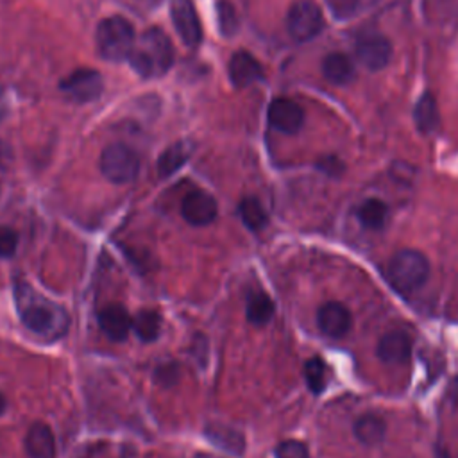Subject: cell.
<instances>
[{
	"label": "cell",
	"mask_w": 458,
	"mask_h": 458,
	"mask_svg": "<svg viewBox=\"0 0 458 458\" xmlns=\"http://www.w3.org/2000/svg\"><path fill=\"white\" fill-rule=\"evenodd\" d=\"M192 145L188 142H176L170 145L158 159V174L159 177H168L177 172L190 158Z\"/></svg>",
	"instance_id": "19"
},
{
	"label": "cell",
	"mask_w": 458,
	"mask_h": 458,
	"mask_svg": "<svg viewBox=\"0 0 458 458\" xmlns=\"http://www.w3.org/2000/svg\"><path fill=\"white\" fill-rule=\"evenodd\" d=\"M26 451L31 458H54L56 442L53 429L44 422H35L26 435Z\"/></svg>",
	"instance_id": "16"
},
{
	"label": "cell",
	"mask_w": 458,
	"mask_h": 458,
	"mask_svg": "<svg viewBox=\"0 0 458 458\" xmlns=\"http://www.w3.org/2000/svg\"><path fill=\"white\" fill-rule=\"evenodd\" d=\"M351 323H353L351 312L348 310L346 305L337 301H330L323 305L317 312V324L321 331L331 339L344 337L351 330Z\"/></svg>",
	"instance_id": "12"
},
{
	"label": "cell",
	"mask_w": 458,
	"mask_h": 458,
	"mask_svg": "<svg viewBox=\"0 0 458 458\" xmlns=\"http://www.w3.org/2000/svg\"><path fill=\"white\" fill-rule=\"evenodd\" d=\"M60 90L67 99L86 104L97 101L104 90L102 76L92 69H78L60 83Z\"/></svg>",
	"instance_id": "7"
},
{
	"label": "cell",
	"mask_w": 458,
	"mask_h": 458,
	"mask_svg": "<svg viewBox=\"0 0 458 458\" xmlns=\"http://www.w3.org/2000/svg\"><path fill=\"white\" fill-rule=\"evenodd\" d=\"M99 326L113 342H124L133 328V319L122 305H108L99 312Z\"/></svg>",
	"instance_id": "14"
},
{
	"label": "cell",
	"mask_w": 458,
	"mask_h": 458,
	"mask_svg": "<svg viewBox=\"0 0 458 458\" xmlns=\"http://www.w3.org/2000/svg\"><path fill=\"white\" fill-rule=\"evenodd\" d=\"M387 426L381 417L367 413L355 422V437L365 446H376L385 438Z\"/></svg>",
	"instance_id": "20"
},
{
	"label": "cell",
	"mask_w": 458,
	"mask_h": 458,
	"mask_svg": "<svg viewBox=\"0 0 458 458\" xmlns=\"http://www.w3.org/2000/svg\"><path fill=\"white\" fill-rule=\"evenodd\" d=\"M195 458H218V456H213V454H206V453H200V454H197Z\"/></svg>",
	"instance_id": "36"
},
{
	"label": "cell",
	"mask_w": 458,
	"mask_h": 458,
	"mask_svg": "<svg viewBox=\"0 0 458 458\" xmlns=\"http://www.w3.org/2000/svg\"><path fill=\"white\" fill-rule=\"evenodd\" d=\"M10 161H12V149L8 147V143L0 140V170H4Z\"/></svg>",
	"instance_id": "33"
},
{
	"label": "cell",
	"mask_w": 458,
	"mask_h": 458,
	"mask_svg": "<svg viewBox=\"0 0 458 458\" xmlns=\"http://www.w3.org/2000/svg\"><path fill=\"white\" fill-rule=\"evenodd\" d=\"M428 258L413 249L399 251L387 266V280L399 294H412L419 290L428 282Z\"/></svg>",
	"instance_id": "3"
},
{
	"label": "cell",
	"mask_w": 458,
	"mask_h": 458,
	"mask_svg": "<svg viewBox=\"0 0 458 458\" xmlns=\"http://www.w3.org/2000/svg\"><path fill=\"white\" fill-rule=\"evenodd\" d=\"M324 78L335 86H346L355 79V65L342 53H331L323 61Z\"/></svg>",
	"instance_id": "17"
},
{
	"label": "cell",
	"mask_w": 458,
	"mask_h": 458,
	"mask_svg": "<svg viewBox=\"0 0 458 458\" xmlns=\"http://www.w3.org/2000/svg\"><path fill=\"white\" fill-rule=\"evenodd\" d=\"M437 458H449V454H447L444 449H438V453H437Z\"/></svg>",
	"instance_id": "35"
},
{
	"label": "cell",
	"mask_w": 458,
	"mask_h": 458,
	"mask_svg": "<svg viewBox=\"0 0 458 458\" xmlns=\"http://www.w3.org/2000/svg\"><path fill=\"white\" fill-rule=\"evenodd\" d=\"M101 170L108 181L126 184L136 179L140 172V158L131 147L124 143H111L102 151Z\"/></svg>",
	"instance_id": "5"
},
{
	"label": "cell",
	"mask_w": 458,
	"mask_h": 458,
	"mask_svg": "<svg viewBox=\"0 0 458 458\" xmlns=\"http://www.w3.org/2000/svg\"><path fill=\"white\" fill-rule=\"evenodd\" d=\"M319 168H321L323 172H326L328 176H339V174L344 170V165H342V161H340L339 158H335V156H326V158H323V159L319 161Z\"/></svg>",
	"instance_id": "32"
},
{
	"label": "cell",
	"mask_w": 458,
	"mask_h": 458,
	"mask_svg": "<svg viewBox=\"0 0 458 458\" xmlns=\"http://www.w3.org/2000/svg\"><path fill=\"white\" fill-rule=\"evenodd\" d=\"M95 42L102 60L120 63L129 60L136 38L133 26L126 19L110 17L99 24Z\"/></svg>",
	"instance_id": "4"
},
{
	"label": "cell",
	"mask_w": 458,
	"mask_h": 458,
	"mask_svg": "<svg viewBox=\"0 0 458 458\" xmlns=\"http://www.w3.org/2000/svg\"><path fill=\"white\" fill-rule=\"evenodd\" d=\"M276 458H310V453L299 440H283L276 447Z\"/></svg>",
	"instance_id": "30"
},
{
	"label": "cell",
	"mask_w": 458,
	"mask_h": 458,
	"mask_svg": "<svg viewBox=\"0 0 458 458\" xmlns=\"http://www.w3.org/2000/svg\"><path fill=\"white\" fill-rule=\"evenodd\" d=\"M170 15L183 44L186 47H197L202 40V28L192 0H172Z\"/></svg>",
	"instance_id": "8"
},
{
	"label": "cell",
	"mask_w": 458,
	"mask_h": 458,
	"mask_svg": "<svg viewBox=\"0 0 458 458\" xmlns=\"http://www.w3.org/2000/svg\"><path fill=\"white\" fill-rule=\"evenodd\" d=\"M412 355V340L403 331L387 333L378 344V356L383 364L399 365L405 364Z\"/></svg>",
	"instance_id": "15"
},
{
	"label": "cell",
	"mask_w": 458,
	"mask_h": 458,
	"mask_svg": "<svg viewBox=\"0 0 458 458\" xmlns=\"http://www.w3.org/2000/svg\"><path fill=\"white\" fill-rule=\"evenodd\" d=\"M6 408H8V401H6L4 394H3V392H0V415H3V413L6 412Z\"/></svg>",
	"instance_id": "34"
},
{
	"label": "cell",
	"mask_w": 458,
	"mask_h": 458,
	"mask_svg": "<svg viewBox=\"0 0 458 458\" xmlns=\"http://www.w3.org/2000/svg\"><path fill=\"white\" fill-rule=\"evenodd\" d=\"M305 378L312 392L319 394L326 387V364L323 358L314 356L305 364Z\"/></svg>",
	"instance_id": "26"
},
{
	"label": "cell",
	"mask_w": 458,
	"mask_h": 458,
	"mask_svg": "<svg viewBox=\"0 0 458 458\" xmlns=\"http://www.w3.org/2000/svg\"><path fill=\"white\" fill-rule=\"evenodd\" d=\"M19 248V235L8 225H0V258H12Z\"/></svg>",
	"instance_id": "29"
},
{
	"label": "cell",
	"mask_w": 458,
	"mask_h": 458,
	"mask_svg": "<svg viewBox=\"0 0 458 458\" xmlns=\"http://www.w3.org/2000/svg\"><path fill=\"white\" fill-rule=\"evenodd\" d=\"M206 435L208 438L220 449L233 453V454H242L246 449V440L242 437V433H239L233 428L227 426H220V424H211L206 428Z\"/></svg>",
	"instance_id": "18"
},
{
	"label": "cell",
	"mask_w": 458,
	"mask_h": 458,
	"mask_svg": "<svg viewBox=\"0 0 458 458\" xmlns=\"http://www.w3.org/2000/svg\"><path fill=\"white\" fill-rule=\"evenodd\" d=\"M239 215L246 227H249L251 232H260L269 222L267 211L264 204L257 197H246L239 204Z\"/></svg>",
	"instance_id": "22"
},
{
	"label": "cell",
	"mask_w": 458,
	"mask_h": 458,
	"mask_svg": "<svg viewBox=\"0 0 458 458\" xmlns=\"http://www.w3.org/2000/svg\"><path fill=\"white\" fill-rule=\"evenodd\" d=\"M218 213V206L217 200L200 190L190 192L188 195H184L183 202H181V215L183 218L192 224V225H208L217 218Z\"/></svg>",
	"instance_id": "10"
},
{
	"label": "cell",
	"mask_w": 458,
	"mask_h": 458,
	"mask_svg": "<svg viewBox=\"0 0 458 458\" xmlns=\"http://www.w3.org/2000/svg\"><path fill=\"white\" fill-rule=\"evenodd\" d=\"M179 365L174 364V362H168V364H161L156 367L154 371V381L165 388L168 387H174L177 381H179Z\"/></svg>",
	"instance_id": "28"
},
{
	"label": "cell",
	"mask_w": 458,
	"mask_h": 458,
	"mask_svg": "<svg viewBox=\"0 0 458 458\" xmlns=\"http://www.w3.org/2000/svg\"><path fill=\"white\" fill-rule=\"evenodd\" d=\"M356 58L367 70L378 72L388 65L392 58V45L378 33L365 35L356 42Z\"/></svg>",
	"instance_id": "9"
},
{
	"label": "cell",
	"mask_w": 458,
	"mask_h": 458,
	"mask_svg": "<svg viewBox=\"0 0 458 458\" xmlns=\"http://www.w3.org/2000/svg\"><path fill=\"white\" fill-rule=\"evenodd\" d=\"M229 79H232L235 88H248L253 83L264 79V69L253 54L239 51L229 61Z\"/></svg>",
	"instance_id": "13"
},
{
	"label": "cell",
	"mask_w": 458,
	"mask_h": 458,
	"mask_svg": "<svg viewBox=\"0 0 458 458\" xmlns=\"http://www.w3.org/2000/svg\"><path fill=\"white\" fill-rule=\"evenodd\" d=\"M413 117H415V124L417 127L422 131V133H433L438 126V108H437V102L433 99V95L426 94L419 99L417 106H415V111H413Z\"/></svg>",
	"instance_id": "25"
},
{
	"label": "cell",
	"mask_w": 458,
	"mask_h": 458,
	"mask_svg": "<svg viewBox=\"0 0 458 458\" xmlns=\"http://www.w3.org/2000/svg\"><path fill=\"white\" fill-rule=\"evenodd\" d=\"M133 330L142 342H154L161 331V315L154 310H142L133 321Z\"/></svg>",
	"instance_id": "24"
},
{
	"label": "cell",
	"mask_w": 458,
	"mask_h": 458,
	"mask_svg": "<svg viewBox=\"0 0 458 458\" xmlns=\"http://www.w3.org/2000/svg\"><path fill=\"white\" fill-rule=\"evenodd\" d=\"M217 12H218V22H220V31L225 37H232L237 28H239V20H237V13L235 8L227 3V0H220L217 4Z\"/></svg>",
	"instance_id": "27"
},
{
	"label": "cell",
	"mask_w": 458,
	"mask_h": 458,
	"mask_svg": "<svg viewBox=\"0 0 458 458\" xmlns=\"http://www.w3.org/2000/svg\"><path fill=\"white\" fill-rule=\"evenodd\" d=\"M246 314L253 326H266L274 315V303L266 292H253L248 298Z\"/></svg>",
	"instance_id": "21"
},
{
	"label": "cell",
	"mask_w": 458,
	"mask_h": 458,
	"mask_svg": "<svg viewBox=\"0 0 458 458\" xmlns=\"http://www.w3.org/2000/svg\"><path fill=\"white\" fill-rule=\"evenodd\" d=\"M129 63L145 79L165 76L174 63V49L168 37L158 28L147 29L135 42Z\"/></svg>",
	"instance_id": "2"
},
{
	"label": "cell",
	"mask_w": 458,
	"mask_h": 458,
	"mask_svg": "<svg viewBox=\"0 0 458 458\" xmlns=\"http://www.w3.org/2000/svg\"><path fill=\"white\" fill-rule=\"evenodd\" d=\"M17 303L24 326L35 335L51 340H58L67 335L70 326L67 310L35 292L28 283L17 285Z\"/></svg>",
	"instance_id": "1"
},
{
	"label": "cell",
	"mask_w": 458,
	"mask_h": 458,
	"mask_svg": "<svg viewBox=\"0 0 458 458\" xmlns=\"http://www.w3.org/2000/svg\"><path fill=\"white\" fill-rule=\"evenodd\" d=\"M388 208L381 199H367L358 208V218L367 229H381L387 222Z\"/></svg>",
	"instance_id": "23"
},
{
	"label": "cell",
	"mask_w": 458,
	"mask_h": 458,
	"mask_svg": "<svg viewBox=\"0 0 458 458\" xmlns=\"http://www.w3.org/2000/svg\"><path fill=\"white\" fill-rule=\"evenodd\" d=\"M323 12L310 0H298L296 4L290 6L287 15V29L296 42L305 44L314 40L323 31Z\"/></svg>",
	"instance_id": "6"
},
{
	"label": "cell",
	"mask_w": 458,
	"mask_h": 458,
	"mask_svg": "<svg viewBox=\"0 0 458 458\" xmlns=\"http://www.w3.org/2000/svg\"><path fill=\"white\" fill-rule=\"evenodd\" d=\"M305 113L301 106L290 99L280 97L269 106V124L285 135H294L303 127Z\"/></svg>",
	"instance_id": "11"
},
{
	"label": "cell",
	"mask_w": 458,
	"mask_h": 458,
	"mask_svg": "<svg viewBox=\"0 0 458 458\" xmlns=\"http://www.w3.org/2000/svg\"><path fill=\"white\" fill-rule=\"evenodd\" d=\"M328 4L331 8L333 15L339 20H344L356 13V10L360 6V0H328Z\"/></svg>",
	"instance_id": "31"
}]
</instances>
